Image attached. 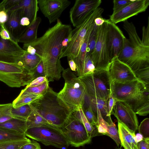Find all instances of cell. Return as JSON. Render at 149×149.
Instances as JSON below:
<instances>
[{
  "label": "cell",
  "mask_w": 149,
  "mask_h": 149,
  "mask_svg": "<svg viewBox=\"0 0 149 149\" xmlns=\"http://www.w3.org/2000/svg\"><path fill=\"white\" fill-rule=\"evenodd\" d=\"M19 8L22 10V17H27L31 23L37 17L39 9L38 0H21L19 3L8 12Z\"/></svg>",
  "instance_id": "7402d4cb"
},
{
  "label": "cell",
  "mask_w": 149,
  "mask_h": 149,
  "mask_svg": "<svg viewBox=\"0 0 149 149\" xmlns=\"http://www.w3.org/2000/svg\"><path fill=\"white\" fill-rule=\"evenodd\" d=\"M8 18V13L4 10H0V24H4Z\"/></svg>",
  "instance_id": "681fc988"
},
{
  "label": "cell",
  "mask_w": 149,
  "mask_h": 149,
  "mask_svg": "<svg viewBox=\"0 0 149 149\" xmlns=\"http://www.w3.org/2000/svg\"><path fill=\"white\" fill-rule=\"evenodd\" d=\"M106 135L112 139L118 146L121 144L118 131L114 123L110 125L107 124Z\"/></svg>",
  "instance_id": "8d00e7d4"
},
{
  "label": "cell",
  "mask_w": 149,
  "mask_h": 149,
  "mask_svg": "<svg viewBox=\"0 0 149 149\" xmlns=\"http://www.w3.org/2000/svg\"><path fill=\"white\" fill-rule=\"evenodd\" d=\"M42 36L23 45H30L35 49L36 54L42 58L45 77L49 82L58 80L61 77L64 69L59 59L63 49L62 42L72 30L70 25L63 24L59 19Z\"/></svg>",
  "instance_id": "6da1fadb"
},
{
  "label": "cell",
  "mask_w": 149,
  "mask_h": 149,
  "mask_svg": "<svg viewBox=\"0 0 149 149\" xmlns=\"http://www.w3.org/2000/svg\"><path fill=\"white\" fill-rule=\"evenodd\" d=\"M71 3L68 0H38L39 8L50 24L58 19Z\"/></svg>",
  "instance_id": "2e32d148"
},
{
  "label": "cell",
  "mask_w": 149,
  "mask_h": 149,
  "mask_svg": "<svg viewBox=\"0 0 149 149\" xmlns=\"http://www.w3.org/2000/svg\"><path fill=\"white\" fill-rule=\"evenodd\" d=\"M69 144L78 147L89 143L90 137L83 124L72 114L60 128Z\"/></svg>",
  "instance_id": "9c48e42d"
},
{
  "label": "cell",
  "mask_w": 149,
  "mask_h": 149,
  "mask_svg": "<svg viewBox=\"0 0 149 149\" xmlns=\"http://www.w3.org/2000/svg\"><path fill=\"white\" fill-rule=\"evenodd\" d=\"M1 25V26L0 31L1 38L5 40H12L9 33L6 28L4 24Z\"/></svg>",
  "instance_id": "bcb514c9"
},
{
  "label": "cell",
  "mask_w": 149,
  "mask_h": 149,
  "mask_svg": "<svg viewBox=\"0 0 149 149\" xmlns=\"http://www.w3.org/2000/svg\"><path fill=\"white\" fill-rule=\"evenodd\" d=\"M48 80L46 77H40L33 80L26 87H34L40 85Z\"/></svg>",
  "instance_id": "ee69618b"
},
{
  "label": "cell",
  "mask_w": 149,
  "mask_h": 149,
  "mask_svg": "<svg viewBox=\"0 0 149 149\" xmlns=\"http://www.w3.org/2000/svg\"><path fill=\"white\" fill-rule=\"evenodd\" d=\"M107 19L98 26L97 35L94 49L90 56L95 70H107L111 61L107 50L106 40Z\"/></svg>",
  "instance_id": "30bf717a"
},
{
  "label": "cell",
  "mask_w": 149,
  "mask_h": 149,
  "mask_svg": "<svg viewBox=\"0 0 149 149\" xmlns=\"http://www.w3.org/2000/svg\"><path fill=\"white\" fill-rule=\"evenodd\" d=\"M41 96L30 94H19L12 103L13 107L16 108L28 104Z\"/></svg>",
  "instance_id": "1f68e13d"
},
{
  "label": "cell",
  "mask_w": 149,
  "mask_h": 149,
  "mask_svg": "<svg viewBox=\"0 0 149 149\" xmlns=\"http://www.w3.org/2000/svg\"><path fill=\"white\" fill-rule=\"evenodd\" d=\"M31 141L27 138L2 141L0 142V149H20L22 146Z\"/></svg>",
  "instance_id": "4dcf8cb0"
},
{
  "label": "cell",
  "mask_w": 149,
  "mask_h": 149,
  "mask_svg": "<svg viewBox=\"0 0 149 149\" xmlns=\"http://www.w3.org/2000/svg\"><path fill=\"white\" fill-rule=\"evenodd\" d=\"M138 79L124 83L111 81V94L116 100L125 102L149 87Z\"/></svg>",
  "instance_id": "8fae6325"
},
{
  "label": "cell",
  "mask_w": 149,
  "mask_h": 149,
  "mask_svg": "<svg viewBox=\"0 0 149 149\" xmlns=\"http://www.w3.org/2000/svg\"><path fill=\"white\" fill-rule=\"evenodd\" d=\"M115 149H122V147H118V148H116Z\"/></svg>",
  "instance_id": "db71d44e"
},
{
  "label": "cell",
  "mask_w": 149,
  "mask_h": 149,
  "mask_svg": "<svg viewBox=\"0 0 149 149\" xmlns=\"http://www.w3.org/2000/svg\"><path fill=\"white\" fill-rule=\"evenodd\" d=\"M102 3L101 0H76L70 11V18L73 26L81 24Z\"/></svg>",
  "instance_id": "7c38bea8"
},
{
  "label": "cell",
  "mask_w": 149,
  "mask_h": 149,
  "mask_svg": "<svg viewBox=\"0 0 149 149\" xmlns=\"http://www.w3.org/2000/svg\"><path fill=\"white\" fill-rule=\"evenodd\" d=\"M94 25V21L88 28L78 56L73 59L76 65V72L79 78L82 77L85 60L86 56V50L89 38Z\"/></svg>",
  "instance_id": "cb8c5ba5"
},
{
  "label": "cell",
  "mask_w": 149,
  "mask_h": 149,
  "mask_svg": "<svg viewBox=\"0 0 149 149\" xmlns=\"http://www.w3.org/2000/svg\"><path fill=\"white\" fill-rule=\"evenodd\" d=\"M117 57L130 68L138 79L145 85L149 84V48L134 46L126 38Z\"/></svg>",
  "instance_id": "3957f363"
},
{
  "label": "cell",
  "mask_w": 149,
  "mask_h": 149,
  "mask_svg": "<svg viewBox=\"0 0 149 149\" xmlns=\"http://www.w3.org/2000/svg\"><path fill=\"white\" fill-rule=\"evenodd\" d=\"M104 9L98 7L81 24L72 30L70 34V40L67 46L63 48L59 59L69 56L73 59L78 56L88 28L97 17H101Z\"/></svg>",
  "instance_id": "52a82bcc"
},
{
  "label": "cell",
  "mask_w": 149,
  "mask_h": 149,
  "mask_svg": "<svg viewBox=\"0 0 149 149\" xmlns=\"http://www.w3.org/2000/svg\"><path fill=\"white\" fill-rule=\"evenodd\" d=\"M31 111L28 104L16 108L13 107L11 113L13 118L26 121Z\"/></svg>",
  "instance_id": "f546056e"
},
{
  "label": "cell",
  "mask_w": 149,
  "mask_h": 149,
  "mask_svg": "<svg viewBox=\"0 0 149 149\" xmlns=\"http://www.w3.org/2000/svg\"><path fill=\"white\" fill-rule=\"evenodd\" d=\"M31 111V114L26 121V130L37 125L50 124L42 116L32 110Z\"/></svg>",
  "instance_id": "d6a6232c"
},
{
  "label": "cell",
  "mask_w": 149,
  "mask_h": 149,
  "mask_svg": "<svg viewBox=\"0 0 149 149\" xmlns=\"http://www.w3.org/2000/svg\"><path fill=\"white\" fill-rule=\"evenodd\" d=\"M107 70L111 81L124 83L138 79L130 68L117 57L113 59Z\"/></svg>",
  "instance_id": "9a60e30c"
},
{
  "label": "cell",
  "mask_w": 149,
  "mask_h": 149,
  "mask_svg": "<svg viewBox=\"0 0 149 149\" xmlns=\"http://www.w3.org/2000/svg\"><path fill=\"white\" fill-rule=\"evenodd\" d=\"M139 132L143 138H149V119L146 118L141 123L138 127Z\"/></svg>",
  "instance_id": "f35d334b"
},
{
  "label": "cell",
  "mask_w": 149,
  "mask_h": 149,
  "mask_svg": "<svg viewBox=\"0 0 149 149\" xmlns=\"http://www.w3.org/2000/svg\"><path fill=\"white\" fill-rule=\"evenodd\" d=\"M27 138L25 134H19L0 129V142Z\"/></svg>",
  "instance_id": "d590c367"
},
{
  "label": "cell",
  "mask_w": 149,
  "mask_h": 149,
  "mask_svg": "<svg viewBox=\"0 0 149 149\" xmlns=\"http://www.w3.org/2000/svg\"><path fill=\"white\" fill-rule=\"evenodd\" d=\"M138 149H149V138H143L141 141L137 142Z\"/></svg>",
  "instance_id": "7dc6e473"
},
{
  "label": "cell",
  "mask_w": 149,
  "mask_h": 149,
  "mask_svg": "<svg viewBox=\"0 0 149 149\" xmlns=\"http://www.w3.org/2000/svg\"><path fill=\"white\" fill-rule=\"evenodd\" d=\"M145 46L149 47V16L146 27L144 26L142 28V37L141 40Z\"/></svg>",
  "instance_id": "b9f144b4"
},
{
  "label": "cell",
  "mask_w": 149,
  "mask_h": 149,
  "mask_svg": "<svg viewBox=\"0 0 149 149\" xmlns=\"http://www.w3.org/2000/svg\"><path fill=\"white\" fill-rule=\"evenodd\" d=\"M8 18L4 26L9 33L11 39L17 42L19 37L22 33V26L20 24V19L22 17V10L18 9L7 13Z\"/></svg>",
  "instance_id": "ffe728a7"
},
{
  "label": "cell",
  "mask_w": 149,
  "mask_h": 149,
  "mask_svg": "<svg viewBox=\"0 0 149 149\" xmlns=\"http://www.w3.org/2000/svg\"><path fill=\"white\" fill-rule=\"evenodd\" d=\"M116 102L115 99L112 97L110 93L107 102L108 108L110 115L113 114V108Z\"/></svg>",
  "instance_id": "c3c4849f"
},
{
  "label": "cell",
  "mask_w": 149,
  "mask_h": 149,
  "mask_svg": "<svg viewBox=\"0 0 149 149\" xmlns=\"http://www.w3.org/2000/svg\"><path fill=\"white\" fill-rule=\"evenodd\" d=\"M126 38L122 31L116 24L109 19H107L106 43L111 61L121 52Z\"/></svg>",
  "instance_id": "4fadbf2b"
},
{
  "label": "cell",
  "mask_w": 149,
  "mask_h": 149,
  "mask_svg": "<svg viewBox=\"0 0 149 149\" xmlns=\"http://www.w3.org/2000/svg\"><path fill=\"white\" fill-rule=\"evenodd\" d=\"M135 0H123L113 1V8L112 14L120 11L127 6L133 2Z\"/></svg>",
  "instance_id": "ab89813d"
},
{
  "label": "cell",
  "mask_w": 149,
  "mask_h": 149,
  "mask_svg": "<svg viewBox=\"0 0 149 149\" xmlns=\"http://www.w3.org/2000/svg\"><path fill=\"white\" fill-rule=\"evenodd\" d=\"M72 114L83 124L91 138L100 135L97 127L92 126L88 122L84 113L82 108L79 109Z\"/></svg>",
  "instance_id": "4316f807"
},
{
  "label": "cell",
  "mask_w": 149,
  "mask_h": 149,
  "mask_svg": "<svg viewBox=\"0 0 149 149\" xmlns=\"http://www.w3.org/2000/svg\"><path fill=\"white\" fill-rule=\"evenodd\" d=\"M41 61V58L37 54H31L27 51L22 59L24 66L30 71L33 70Z\"/></svg>",
  "instance_id": "83f0119b"
},
{
  "label": "cell",
  "mask_w": 149,
  "mask_h": 149,
  "mask_svg": "<svg viewBox=\"0 0 149 149\" xmlns=\"http://www.w3.org/2000/svg\"><path fill=\"white\" fill-rule=\"evenodd\" d=\"M29 104L32 111L42 116L51 125L59 128L72 113L58 97V93L49 86L43 95Z\"/></svg>",
  "instance_id": "7a4b0ae2"
},
{
  "label": "cell",
  "mask_w": 149,
  "mask_h": 149,
  "mask_svg": "<svg viewBox=\"0 0 149 149\" xmlns=\"http://www.w3.org/2000/svg\"><path fill=\"white\" fill-rule=\"evenodd\" d=\"M36 78L40 77H45L42 60L36 67L32 70Z\"/></svg>",
  "instance_id": "7bdbcfd3"
},
{
  "label": "cell",
  "mask_w": 149,
  "mask_h": 149,
  "mask_svg": "<svg viewBox=\"0 0 149 149\" xmlns=\"http://www.w3.org/2000/svg\"><path fill=\"white\" fill-rule=\"evenodd\" d=\"M1 25L0 24V30L1 29Z\"/></svg>",
  "instance_id": "11a10c76"
},
{
  "label": "cell",
  "mask_w": 149,
  "mask_h": 149,
  "mask_svg": "<svg viewBox=\"0 0 149 149\" xmlns=\"http://www.w3.org/2000/svg\"><path fill=\"white\" fill-rule=\"evenodd\" d=\"M35 79L33 72L26 68L22 63L0 60V81L8 86L19 88L27 86Z\"/></svg>",
  "instance_id": "5b68a950"
},
{
  "label": "cell",
  "mask_w": 149,
  "mask_h": 149,
  "mask_svg": "<svg viewBox=\"0 0 149 149\" xmlns=\"http://www.w3.org/2000/svg\"><path fill=\"white\" fill-rule=\"evenodd\" d=\"M118 127L121 146L125 149H136L137 142L135 133L118 122Z\"/></svg>",
  "instance_id": "603a6c76"
},
{
  "label": "cell",
  "mask_w": 149,
  "mask_h": 149,
  "mask_svg": "<svg viewBox=\"0 0 149 149\" xmlns=\"http://www.w3.org/2000/svg\"><path fill=\"white\" fill-rule=\"evenodd\" d=\"M27 136L47 146L62 149L67 148L69 144L61 129L50 124L39 125L27 129Z\"/></svg>",
  "instance_id": "8992f818"
},
{
  "label": "cell",
  "mask_w": 149,
  "mask_h": 149,
  "mask_svg": "<svg viewBox=\"0 0 149 149\" xmlns=\"http://www.w3.org/2000/svg\"><path fill=\"white\" fill-rule=\"evenodd\" d=\"M21 26H27L30 24L29 19L27 17H22L21 18L20 22Z\"/></svg>",
  "instance_id": "816d5d0a"
},
{
  "label": "cell",
  "mask_w": 149,
  "mask_h": 149,
  "mask_svg": "<svg viewBox=\"0 0 149 149\" xmlns=\"http://www.w3.org/2000/svg\"><path fill=\"white\" fill-rule=\"evenodd\" d=\"M20 149H41L39 143L33 140L29 143L22 146Z\"/></svg>",
  "instance_id": "f6af8a7d"
},
{
  "label": "cell",
  "mask_w": 149,
  "mask_h": 149,
  "mask_svg": "<svg viewBox=\"0 0 149 149\" xmlns=\"http://www.w3.org/2000/svg\"><path fill=\"white\" fill-rule=\"evenodd\" d=\"M0 129L16 133L25 134L26 121L13 118L0 123Z\"/></svg>",
  "instance_id": "484cf974"
},
{
  "label": "cell",
  "mask_w": 149,
  "mask_h": 149,
  "mask_svg": "<svg viewBox=\"0 0 149 149\" xmlns=\"http://www.w3.org/2000/svg\"><path fill=\"white\" fill-rule=\"evenodd\" d=\"M82 109L86 118L89 123L92 126H95L97 128V120L91 107L90 106L83 107Z\"/></svg>",
  "instance_id": "74e56055"
},
{
  "label": "cell",
  "mask_w": 149,
  "mask_h": 149,
  "mask_svg": "<svg viewBox=\"0 0 149 149\" xmlns=\"http://www.w3.org/2000/svg\"><path fill=\"white\" fill-rule=\"evenodd\" d=\"M107 102L108 100L90 97L86 93L82 107L90 106L91 108H94L98 109L103 119L110 125L113 122L109 113Z\"/></svg>",
  "instance_id": "44dd1931"
},
{
  "label": "cell",
  "mask_w": 149,
  "mask_h": 149,
  "mask_svg": "<svg viewBox=\"0 0 149 149\" xmlns=\"http://www.w3.org/2000/svg\"><path fill=\"white\" fill-rule=\"evenodd\" d=\"M98 26L94 25L89 36L86 50V56H90L92 53L96 43Z\"/></svg>",
  "instance_id": "e575fe53"
},
{
  "label": "cell",
  "mask_w": 149,
  "mask_h": 149,
  "mask_svg": "<svg viewBox=\"0 0 149 149\" xmlns=\"http://www.w3.org/2000/svg\"><path fill=\"white\" fill-rule=\"evenodd\" d=\"M12 103L0 104V124L13 119L11 111Z\"/></svg>",
  "instance_id": "836d02e7"
},
{
  "label": "cell",
  "mask_w": 149,
  "mask_h": 149,
  "mask_svg": "<svg viewBox=\"0 0 149 149\" xmlns=\"http://www.w3.org/2000/svg\"><path fill=\"white\" fill-rule=\"evenodd\" d=\"M21 0H4L0 3V10H4L7 13L19 3Z\"/></svg>",
  "instance_id": "60d3db41"
},
{
  "label": "cell",
  "mask_w": 149,
  "mask_h": 149,
  "mask_svg": "<svg viewBox=\"0 0 149 149\" xmlns=\"http://www.w3.org/2000/svg\"><path fill=\"white\" fill-rule=\"evenodd\" d=\"M124 102L136 114L141 116L147 115L149 113V86Z\"/></svg>",
  "instance_id": "d6986e66"
},
{
  "label": "cell",
  "mask_w": 149,
  "mask_h": 149,
  "mask_svg": "<svg viewBox=\"0 0 149 149\" xmlns=\"http://www.w3.org/2000/svg\"><path fill=\"white\" fill-rule=\"evenodd\" d=\"M79 78L84 84L86 93L88 96L108 100L111 81L107 70H95L93 73Z\"/></svg>",
  "instance_id": "ba28073f"
},
{
  "label": "cell",
  "mask_w": 149,
  "mask_h": 149,
  "mask_svg": "<svg viewBox=\"0 0 149 149\" xmlns=\"http://www.w3.org/2000/svg\"><path fill=\"white\" fill-rule=\"evenodd\" d=\"M62 76L65 81L63 89L58 93V97L73 113L82 108L86 93L85 86L70 68L63 69Z\"/></svg>",
  "instance_id": "277c9868"
},
{
  "label": "cell",
  "mask_w": 149,
  "mask_h": 149,
  "mask_svg": "<svg viewBox=\"0 0 149 149\" xmlns=\"http://www.w3.org/2000/svg\"><path fill=\"white\" fill-rule=\"evenodd\" d=\"M113 110V114L118 122L135 133L139 127L138 121L136 114L130 106L124 101L116 100Z\"/></svg>",
  "instance_id": "5bb4252c"
},
{
  "label": "cell",
  "mask_w": 149,
  "mask_h": 149,
  "mask_svg": "<svg viewBox=\"0 0 149 149\" xmlns=\"http://www.w3.org/2000/svg\"><path fill=\"white\" fill-rule=\"evenodd\" d=\"M49 81L47 80L41 85L34 87H26L21 91L19 94H30L39 96L43 95L47 91L49 86Z\"/></svg>",
  "instance_id": "f1b7e54d"
},
{
  "label": "cell",
  "mask_w": 149,
  "mask_h": 149,
  "mask_svg": "<svg viewBox=\"0 0 149 149\" xmlns=\"http://www.w3.org/2000/svg\"><path fill=\"white\" fill-rule=\"evenodd\" d=\"M106 19L103 18L101 16L96 18L94 20L95 25L99 26L102 25L105 22Z\"/></svg>",
  "instance_id": "f5cc1de1"
},
{
  "label": "cell",
  "mask_w": 149,
  "mask_h": 149,
  "mask_svg": "<svg viewBox=\"0 0 149 149\" xmlns=\"http://www.w3.org/2000/svg\"><path fill=\"white\" fill-rule=\"evenodd\" d=\"M26 52L17 42L0 38V61L10 63H22V57Z\"/></svg>",
  "instance_id": "e0dca14e"
},
{
  "label": "cell",
  "mask_w": 149,
  "mask_h": 149,
  "mask_svg": "<svg viewBox=\"0 0 149 149\" xmlns=\"http://www.w3.org/2000/svg\"><path fill=\"white\" fill-rule=\"evenodd\" d=\"M149 5V0H135L120 11L110 16L109 20L116 24L124 22L129 18L146 11Z\"/></svg>",
  "instance_id": "ac0fdd59"
},
{
  "label": "cell",
  "mask_w": 149,
  "mask_h": 149,
  "mask_svg": "<svg viewBox=\"0 0 149 149\" xmlns=\"http://www.w3.org/2000/svg\"><path fill=\"white\" fill-rule=\"evenodd\" d=\"M41 19L37 18L30 24L26 26L22 33L18 38L17 41L24 44L29 43L35 41L37 38V32Z\"/></svg>",
  "instance_id": "d4e9b609"
},
{
  "label": "cell",
  "mask_w": 149,
  "mask_h": 149,
  "mask_svg": "<svg viewBox=\"0 0 149 149\" xmlns=\"http://www.w3.org/2000/svg\"><path fill=\"white\" fill-rule=\"evenodd\" d=\"M67 59L70 68L72 71L76 72L77 68L75 63L73 60L69 56H67Z\"/></svg>",
  "instance_id": "f907efd6"
}]
</instances>
